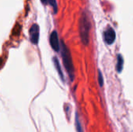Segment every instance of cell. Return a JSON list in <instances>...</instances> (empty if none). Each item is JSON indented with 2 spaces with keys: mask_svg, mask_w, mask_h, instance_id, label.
I'll return each instance as SVG.
<instances>
[{
  "mask_svg": "<svg viewBox=\"0 0 133 132\" xmlns=\"http://www.w3.org/2000/svg\"><path fill=\"white\" fill-rule=\"evenodd\" d=\"M90 30V23L89 18L85 12H83L79 19V30L81 41L84 45H87L89 44Z\"/></svg>",
  "mask_w": 133,
  "mask_h": 132,
  "instance_id": "1",
  "label": "cell"
},
{
  "mask_svg": "<svg viewBox=\"0 0 133 132\" xmlns=\"http://www.w3.org/2000/svg\"><path fill=\"white\" fill-rule=\"evenodd\" d=\"M61 51H62V56L64 66L65 68L67 73L69 74L70 79L72 81L74 79V66L72 59V55L70 51L69 50L67 46L64 44L63 41L61 42Z\"/></svg>",
  "mask_w": 133,
  "mask_h": 132,
  "instance_id": "2",
  "label": "cell"
},
{
  "mask_svg": "<svg viewBox=\"0 0 133 132\" xmlns=\"http://www.w3.org/2000/svg\"><path fill=\"white\" fill-rule=\"evenodd\" d=\"M30 40L34 44H37L39 41V36H40V28L37 23H34L31 26L30 30Z\"/></svg>",
  "mask_w": 133,
  "mask_h": 132,
  "instance_id": "3",
  "label": "cell"
},
{
  "mask_svg": "<svg viewBox=\"0 0 133 132\" xmlns=\"http://www.w3.org/2000/svg\"><path fill=\"white\" fill-rule=\"evenodd\" d=\"M115 37H116V34H115V32L113 28L111 27H108L104 33V41L111 45L112 44L115 40Z\"/></svg>",
  "mask_w": 133,
  "mask_h": 132,
  "instance_id": "4",
  "label": "cell"
},
{
  "mask_svg": "<svg viewBox=\"0 0 133 132\" xmlns=\"http://www.w3.org/2000/svg\"><path fill=\"white\" fill-rule=\"evenodd\" d=\"M50 44L54 51H58L60 50V44L58 40V36L56 31H53L50 35Z\"/></svg>",
  "mask_w": 133,
  "mask_h": 132,
  "instance_id": "5",
  "label": "cell"
},
{
  "mask_svg": "<svg viewBox=\"0 0 133 132\" xmlns=\"http://www.w3.org/2000/svg\"><path fill=\"white\" fill-rule=\"evenodd\" d=\"M53 62H54L55 67V68H56V70H57V72H58V75H59L61 79H62V81H64L63 72H62V71L61 65H60V64H59V61H58V59L56 57H54V58H53Z\"/></svg>",
  "mask_w": 133,
  "mask_h": 132,
  "instance_id": "6",
  "label": "cell"
},
{
  "mask_svg": "<svg viewBox=\"0 0 133 132\" xmlns=\"http://www.w3.org/2000/svg\"><path fill=\"white\" fill-rule=\"evenodd\" d=\"M123 65H124V60L122 55H118V64L116 65V68L118 72H122V68H123Z\"/></svg>",
  "mask_w": 133,
  "mask_h": 132,
  "instance_id": "7",
  "label": "cell"
},
{
  "mask_svg": "<svg viewBox=\"0 0 133 132\" xmlns=\"http://www.w3.org/2000/svg\"><path fill=\"white\" fill-rule=\"evenodd\" d=\"M48 3L52 6V8L54 9V12L56 13L57 12V9H58L56 0H48Z\"/></svg>",
  "mask_w": 133,
  "mask_h": 132,
  "instance_id": "8",
  "label": "cell"
},
{
  "mask_svg": "<svg viewBox=\"0 0 133 132\" xmlns=\"http://www.w3.org/2000/svg\"><path fill=\"white\" fill-rule=\"evenodd\" d=\"M76 128H77L76 129H77L78 132H83L82 131V127H81L79 121V117H78L77 114L76 116Z\"/></svg>",
  "mask_w": 133,
  "mask_h": 132,
  "instance_id": "9",
  "label": "cell"
},
{
  "mask_svg": "<svg viewBox=\"0 0 133 132\" xmlns=\"http://www.w3.org/2000/svg\"><path fill=\"white\" fill-rule=\"evenodd\" d=\"M98 82H99L100 86H103V85H104V79H103V75H102L101 71H98Z\"/></svg>",
  "mask_w": 133,
  "mask_h": 132,
  "instance_id": "10",
  "label": "cell"
},
{
  "mask_svg": "<svg viewBox=\"0 0 133 132\" xmlns=\"http://www.w3.org/2000/svg\"><path fill=\"white\" fill-rule=\"evenodd\" d=\"M41 2L43 3V4H47V3H48V0H41Z\"/></svg>",
  "mask_w": 133,
  "mask_h": 132,
  "instance_id": "11",
  "label": "cell"
}]
</instances>
